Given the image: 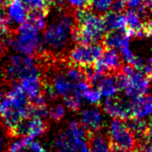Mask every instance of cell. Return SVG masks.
Here are the masks:
<instances>
[{
    "label": "cell",
    "instance_id": "4316f807",
    "mask_svg": "<svg viewBox=\"0 0 152 152\" xmlns=\"http://www.w3.org/2000/svg\"><path fill=\"white\" fill-rule=\"evenodd\" d=\"M66 108L64 103L56 102L48 108V118L54 122H60L65 118L66 115Z\"/></svg>",
    "mask_w": 152,
    "mask_h": 152
},
{
    "label": "cell",
    "instance_id": "e0dca14e",
    "mask_svg": "<svg viewBox=\"0 0 152 152\" xmlns=\"http://www.w3.org/2000/svg\"><path fill=\"white\" fill-rule=\"evenodd\" d=\"M132 117L147 119L152 115V95L143 94L130 99Z\"/></svg>",
    "mask_w": 152,
    "mask_h": 152
},
{
    "label": "cell",
    "instance_id": "74e56055",
    "mask_svg": "<svg viewBox=\"0 0 152 152\" xmlns=\"http://www.w3.org/2000/svg\"><path fill=\"white\" fill-rule=\"evenodd\" d=\"M145 32H146V36L152 37V18H149L145 23Z\"/></svg>",
    "mask_w": 152,
    "mask_h": 152
},
{
    "label": "cell",
    "instance_id": "d4e9b609",
    "mask_svg": "<svg viewBox=\"0 0 152 152\" xmlns=\"http://www.w3.org/2000/svg\"><path fill=\"white\" fill-rule=\"evenodd\" d=\"M31 140L28 137H15L9 142L5 152H28V145Z\"/></svg>",
    "mask_w": 152,
    "mask_h": 152
},
{
    "label": "cell",
    "instance_id": "83f0119b",
    "mask_svg": "<svg viewBox=\"0 0 152 152\" xmlns=\"http://www.w3.org/2000/svg\"><path fill=\"white\" fill-rule=\"evenodd\" d=\"M114 0H90L89 7L91 11L99 15H105L111 10Z\"/></svg>",
    "mask_w": 152,
    "mask_h": 152
},
{
    "label": "cell",
    "instance_id": "5b68a950",
    "mask_svg": "<svg viewBox=\"0 0 152 152\" xmlns=\"http://www.w3.org/2000/svg\"><path fill=\"white\" fill-rule=\"evenodd\" d=\"M7 47L15 53L29 56L45 54L41 31L35 28L27 20L17 28L14 36L6 39Z\"/></svg>",
    "mask_w": 152,
    "mask_h": 152
},
{
    "label": "cell",
    "instance_id": "9a60e30c",
    "mask_svg": "<svg viewBox=\"0 0 152 152\" xmlns=\"http://www.w3.org/2000/svg\"><path fill=\"white\" fill-rule=\"evenodd\" d=\"M4 8L11 27L18 28L27 20L29 11L23 4L22 0H8Z\"/></svg>",
    "mask_w": 152,
    "mask_h": 152
},
{
    "label": "cell",
    "instance_id": "7402d4cb",
    "mask_svg": "<svg viewBox=\"0 0 152 152\" xmlns=\"http://www.w3.org/2000/svg\"><path fill=\"white\" fill-rule=\"evenodd\" d=\"M112 145L107 135L100 131L90 135L89 152H111Z\"/></svg>",
    "mask_w": 152,
    "mask_h": 152
},
{
    "label": "cell",
    "instance_id": "2e32d148",
    "mask_svg": "<svg viewBox=\"0 0 152 152\" xmlns=\"http://www.w3.org/2000/svg\"><path fill=\"white\" fill-rule=\"evenodd\" d=\"M15 83L18 84L21 91L29 100H32L39 94H42L43 82L42 81V73L26 75Z\"/></svg>",
    "mask_w": 152,
    "mask_h": 152
},
{
    "label": "cell",
    "instance_id": "836d02e7",
    "mask_svg": "<svg viewBox=\"0 0 152 152\" xmlns=\"http://www.w3.org/2000/svg\"><path fill=\"white\" fill-rule=\"evenodd\" d=\"M125 8H126L125 0H114L110 11L115 12V13H123Z\"/></svg>",
    "mask_w": 152,
    "mask_h": 152
},
{
    "label": "cell",
    "instance_id": "7c38bea8",
    "mask_svg": "<svg viewBox=\"0 0 152 152\" xmlns=\"http://www.w3.org/2000/svg\"><path fill=\"white\" fill-rule=\"evenodd\" d=\"M78 121L89 133L100 131L105 124L104 112L98 106L89 105L79 110Z\"/></svg>",
    "mask_w": 152,
    "mask_h": 152
},
{
    "label": "cell",
    "instance_id": "f546056e",
    "mask_svg": "<svg viewBox=\"0 0 152 152\" xmlns=\"http://www.w3.org/2000/svg\"><path fill=\"white\" fill-rule=\"evenodd\" d=\"M27 10L31 11H48L45 0H22Z\"/></svg>",
    "mask_w": 152,
    "mask_h": 152
},
{
    "label": "cell",
    "instance_id": "6da1fadb",
    "mask_svg": "<svg viewBox=\"0 0 152 152\" xmlns=\"http://www.w3.org/2000/svg\"><path fill=\"white\" fill-rule=\"evenodd\" d=\"M75 19L72 14L59 10V15L43 30L42 42L45 53L58 56L69 50L74 42Z\"/></svg>",
    "mask_w": 152,
    "mask_h": 152
},
{
    "label": "cell",
    "instance_id": "603a6c76",
    "mask_svg": "<svg viewBox=\"0 0 152 152\" xmlns=\"http://www.w3.org/2000/svg\"><path fill=\"white\" fill-rule=\"evenodd\" d=\"M125 123L127 127L130 129V131L135 135L137 140L142 138L147 129H148V121H147V119L132 117L125 121Z\"/></svg>",
    "mask_w": 152,
    "mask_h": 152
},
{
    "label": "cell",
    "instance_id": "ac0fdd59",
    "mask_svg": "<svg viewBox=\"0 0 152 152\" xmlns=\"http://www.w3.org/2000/svg\"><path fill=\"white\" fill-rule=\"evenodd\" d=\"M132 35L125 31H108L102 39V45L107 49L119 50L122 46L131 43Z\"/></svg>",
    "mask_w": 152,
    "mask_h": 152
},
{
    "label": "cell",
    "instance_id": "e575fe53",
    "mask_svg": "<svg viewBox=\"0 0 152 152\" xmlns=\"http://www.w3.org/2000/svg\"><path fill=\"white\" fill-rule=\"evenodd\" d=\"M125 4L129 10H137L145 4V0H125Z\"/></svg>",
    "mask_w": 152,
    "mask_h": 152
},
{
    "label": "cell",
    "instance_id": "8d00e7d4",
    "mask_svg": "<svg viewBox=\"0 0 152 152\" xmlns=\"http://www.w3.org/2000/svg\"><path fill=\"white\" fill-rule=\"evenodd\" d=\"M7 48L8 47H7V43H6V39L0 38V58L4 55Z\"/></svg>",
    "mask_w": 152,
    "mask_h": 152
},
{
    "label": "cell",
    "instance_id": "52a82bcc",
    "mask_svg": "<svg viewBox=\"0 0 152 152\" xmlns=\"http://www.w3.org/2000/svg\"><path fill=\"white\" fill-rule=\"evenodd\" d=\"M35 73L42 72L34 56L15 53L6 58L3 75L9 82H18L24 76Z\"/></svg>",
    "mask_w": 152,
    "mask_h": 152
},
{
    "label": "cell",
    "instance_id": "1f68e13d",
    "mask_svg": "<svg viewBox=\"0 0 152 152\" xmlns=\"http://www.w3.org/2000/svg\"><path fill=\"white\" fill-rule=\"evenodd\" d=\"M28 152H48V150L41 142L32 139L28 145Z\"/></svg>",
    "mask_w": 152,
    "mask_h": 152
},
{
    "label": "cell",
    "instance_id": "3957f363",
    "mask_svg": "<svg viewBox=\"0 0 152 152\" xmlns=\"http://www.w3.org/2000/svg\"><path fill=\"white\" fill-rule=\"evenodd\" d=\"M75 31L74 42L78 43H95L102 41L106 34L103 15L94 13L88 8L74 12Z\"/></svg>",
    "mask_w": 152,
    "mask_h": 152
},
{
    "label": "cell",
    "instance_id": "7a4b0ae2",
    "mask_svg": "<svg viewBox=\"0 0 152 152\" xmlns=\"http://www.w3.org/2000/svg\"><path fill=\"white\" fill-rule=\"evenodd\" d=\"M31 103L18 83H13L0 100V122L12 133L23 119L30 117Z\"/></svg>",
    "mask_w": 152,
    "mask_h": 152
},
{
    "label": "cell",
    "instance_id": "cb8c5ba5",
    "mask_svg": "<svg viewBox=\"0 0 152 152\" xmlns=\"http://www.w3.org/2000/svg\"><path fill=\"white\" fill-rule=\"evenodd\" d=\"M47 12L48 11H31L28 15L27 21L42 32L47 25Z\"/></svg>",
    "mask_w": 152,
    "mask_h": 152
},
{
    "label": "cell",
    "instance_id": "484cf974",
    "mask_svg": "<svg viewBox=\"0 0 152 152\" xmlns=\"http://www.w3.org/2000/svg\"><path fill=\"white\" fill-rule=\"evenodd\" d=\"M102 94L98 91L96 87H89L88 89L83 93V102L88 104V105H94L97 106L102 101Z\"/></svg>",
    "mask_w": 152,
    "mask_h": 152
},
{
    "label": "cell",
    "instance_id": "d590c367",
    "mask_svg": "<svg viewBox=\"0 0 152 152\" xmlns=\"http://www.w3.org/2000/svg\"><path fill=\"white\" fill-rule=\"evenodd\" d=\"M139 141H142L152 145V126H148V129L145 132V134L143 135V137L140 139Z\"/></svg>",
    "mask_w": 152,
    "mask_h": 152
},
{
    "label": "cell",
    "instance_id": "5bb4252c",
    "mask_svg": "<svg viewBox=\"0 0 152 152\" xmlns=\"http://www.w3.org/2000/svg\"><path fill=\"white\" fill-rule=\"evenodd\" d=\"M122 66V59L117 49L103 51L100 57L94 64V69L102 73H113Z\"/></svg>",
    "mask_w": 152,
    "mask_h": 152
},
{
    "label": "cell",
    "instance_id": "d6a6232c",
    "mask_svg": "<svg viewBox=\"0 0 152 152\" xmlns=\"http://www.w3.org/2000/svg\"><path fill=\"white\" fill-rule=\"evenodd\" d=\"M64 1L75 10L88 8L90 3V0H64Z\"/></svg>",
    "mask_w": 152,
    "mask_h": 152
},
{
    "label": "cell",
    "instance_id": "9c48e42d",
    "mask_svg": "<svg viewBox=\"0 0 152 152\" xmlns=\"http://www.w3.org/2000/svg\"><path fill=\"white\" fill-rule=\"evenodd\" d=\"M104 51L103 45L95 43H78L67 51V59L71 65L84 69L94 66Z\"/></svg>",
    "mask_w": 152,
    "mask_h": 152
},
{
    "label": "cell",
    "instance_id": "30bf717a",
    "mask_svg": "<svg viewBox=\"0 0 152 152\" xmlns=\"http://www.w3.org/2000/svg\"><path fill=\"white\" fill-rule=\"evenodd\" d=\"M75 83L67 77L63 66L54 70L49 75L48 80L43 82L45 94L48 100L51 101H54L59 97L64 98L72 93Z\"/></svg>",
    "mask_w": 152,
    "mask_h": 152
},
{
    "label": "cell",
    "instance_id": "60d3db41",
    "mask_svg": "<svg viewBox=\"0 0 152 152\" xmlns=\"http://www.w3.org/2000/svg\"><path fill=\"white\" fill-rule=\"evenodd\" d=\"M3 91L1 90V89H0V100H1V99H2V97H3Z\"/></svg>",
    "mask_w": 152,
    "mask_h": 152
},
{
    "label": "cell",
    "instance_id": "ba28073f",
    "mask_svg": "<svg viewBox=\"0 0 152 152\" xmlns=\"http://www.w3.org/2000/svg\"><path fill=\"white\" fill-rule=\"evenodd\" d=\"M107 137L112 145L133 152L137 146L138 140L127 127L124 121L112 118L107 128Z\"/></svg>",
    "mask_w": 152,
    "mask_h": 152
},
{
    "label": "cell",
    "instance_id": "ffe728a7",
    "mask_svg": "<svg viewBox=\"0 0 152 152\" xmlns=\"http://www.w3.org/2000/svg\"><path fill=\"white\" fill-rule=\"evenodd\" d=\"M126 17V30L132 35V37L143 38L146 36L145 23L139 13L135 10H128L125 13Z\"/></svg>",
    "mask_w": 152,
    "mask_h": 152
},
{
    "label": "cell",
    "instance_id": "f35d334b",
    "mask_svg": "<svg viewBox=\"0 0 152 152\" xmlns=\"http://www.w3.org/2000/svg\"><path fill=\"white\" fill-rule=\"evenodd\" d=\"M145 5L148 8L149 11L152 13V0H145Z\"/></svg>",
    "mask_w": 152,
    "mask_h": 152
},
{
    "label": "cell",
    "instance_id": "d6986e66",
    "mask_svg": "<svg viewBox=\"0 0 152 152\" xmlns=\"http://www.w3.org/2000/svg\"><path fill=\"white\" fill-rule=\"evenodd\" d=\"M94 87L97 88L104 98L117 96L121 91L118 87L117 75L114 73H103Z\"/></svg>",
    "mask_w": 152,
    "mask_h": 152
},
{
    "label": "cell",
    "instance_id": "ab89813d",
    "mask_svg": "<svg viewBox=\"0 0 152 152\" xmlns=\"http://www.w3.org/2000/svg\"><path fill=\"white\" fill-rule=\"evenodd\" d=\"M147 75H148L149 79L152 81V66H150V69H149V70H148V72H147Z\"/></svg>",
    "mask_w": 152,
    "mask_h": 152
},
{
    "label": "cell",
    "instance_id": "f1b7e54d",
    "mask_svg": "<svg viewBox=\"0 0 152 152\" xmlns=\"http://www.w3.org/2000/svg\"><path fill=\"white\" fill-rule=\"evenodd\" d=\"M63 103L66 106L67 110L72 111V112H77L81 109L83 105V97L80 95L70 94L67 96L63 98Z\"/></svg>",
    "mask_w": 152,
    "mask_h": 152
},
{
    "label": "cell",
    "instance_id": "44dd1931",
    "mask_svg": "<svg viewBox=\"0 0 152 152\" xmlns=\"http://www.w3.org/2000/svg\"><path fill=\"white\" fill-rule=\"evenodd\" d=\"M103 20L106 31H125L126 30V17L123 13H115L109 11L103 15Z\"/></svg>",
    "mask_w": 152,
    "mask_h": 152
},
{
    "label": "cell",
    "instance_id": "8fae6325",
    "mask_svg": "<svg viewBox=\"0 0 152 152\" xmlns=\"http://www.w3.org/2000/svg\"><path fill=\"white\" fill-rule=\"evenodd\" d=\"M47 128L48 125L46 123V119L30 115L23 119L11 134L14 137H28L37 140L46 133Z\"/></svg>",
    "mask_w": 152,
    "mask_h": 152
},
{
    "label": "cell",
    "instance_id": "277c9868",
    "mask_svg": "<svg viewBox=\"0 0 152 152\" xmlns=\"http://www.w3.org/2000/svg\"><path fill=\"white\" fill-rule=\"evenodd\" d=\"M90 135L78 121L71 119L56 134L54 152H89Z\"/></svg>",
    "mask_w": 152,
    "mask_h": 152
},
{
    "label": "cell",
    "instance_id": "b9f144b4",
    "mask_svg": "<svg viewBox=\"0 0 152 152\" xmlns=\"http://www.w3.org/2000/svg\"><path fill=\"white\" fill-rule=\"evenodd\" d=\"M1 80H2V73H1V71H0V82H1Z\"/></svg>",
    "mask_w": 152,
    "mask_h": 152
},
{
    "label": "cell",
    "instance_id": "4dcf8cb0",
    "mask_svg": "<svg viewBox=\"0 0 152 152\" xmlns=\"http://www.w3.org/2000/svg\"><path fill=\"white\" fill-rule=\"evenodd\" d=\"M9 142V131L0 122V152H5Z\"/></svg>",
    "mask_w": 152,
    "mask_h": 152
},
{
    "label": "cell",
    "instance_id": "4fadbf2b",
    "mask_svg": "<svg viewBox=\"0 0 152 152\" xmlns=\"http://www.w3.org/2000/svg\"><path fill=\"white\" fill-rule=\"evenodd\" d=\"M102 110L104 114L109 115L112 118L127 121L132 118L130 99L127 97L114 96L111 98H105L103 102Z\"/></svg>",
    "mask_w": 152,
    "mask_h": 152
},
{
    "label": "cell",
    "instance_id": "8992f818",
    "mask_svg": "<svg viewBox=\"0 0 152 152\" xmlns=\"http://www.w3.org/2000/svg\"><path fill=\"white\" fill-rule=\"evenodd\" d=\"M119 70L117 79L119 90L125 97L132 99L149 93L151 80L145 71L129 65L121 66Z\"/></svg>",
    "mask_w": 152,
    "mask_h": 152
}]
</instances>
